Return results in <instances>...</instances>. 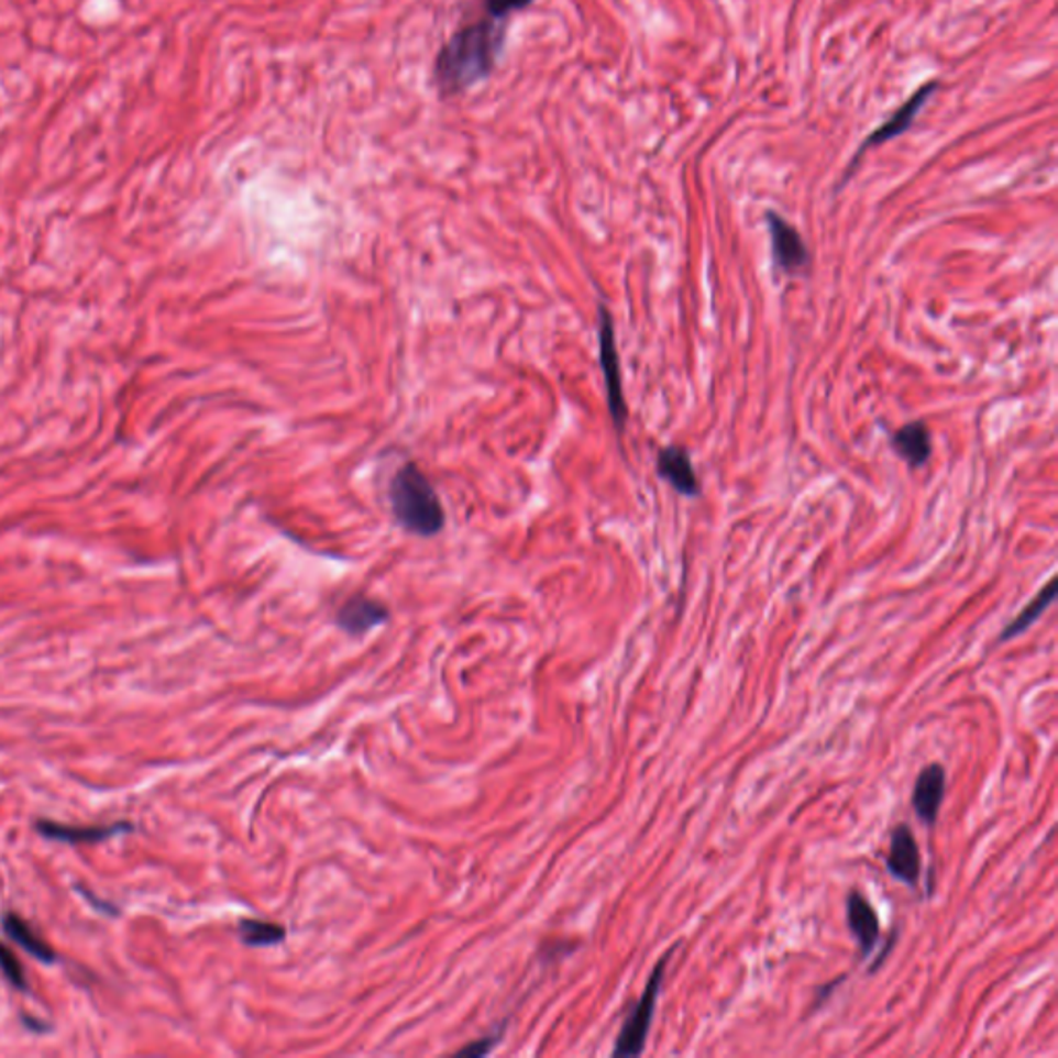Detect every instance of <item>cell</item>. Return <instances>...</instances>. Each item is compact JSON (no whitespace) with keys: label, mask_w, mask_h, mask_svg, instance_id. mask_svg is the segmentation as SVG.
<instances>
[{"label":"cell","mask_w":1058,"mask_h":1058,"mask_svg":"<svg viewBox=\"0 0 1058 1058\" xmlns=\"http://www.w3.org/2000/svg\"><path fill=\"white\" fill-rule=\"evenodd\" d=\"M496 1044H498V1036L482 1038V1040L472 1042L470 1046H465L463 1050H460V1055L461 1057H484L495 1048Z\"/></svg>","instance_id":"d6986e66"},{"label":"cell","mask_w":1058,"mask_h":1058,"mask_svg":"<svg viewBox=\"0 0 1058 1058\" xmlns=\"http://www.w3.org/2000/svg\"><path fill=\"white\" fill-rule=\"evenodd\" d=\"M239 935L249 947H274L286 939V930L279 924L263 921H240Z\"/></svg>","instance_id":"2e32d148"},{"label":"cell","mask_w":1058,"mask_h":1058,"mask_svg":"<svg viewBox=\"0 0 1058 1058\" xmlns=\"http://www.w3.org/2000/svg\"><path fill=\"white\" fill-rule=\"evenodd\" d=\"M888 871L895 881H902L910 888H916L918 881H921L922 864L918 841L905 823H900L891 834Z\"/></svg>","instance_id":"52a82bcc"},{"label":"cell","mask_w":1058,"mask_h":1058,"mask_svg":"<svg viewBox=\"0 0 1058 1058\" xmlns=\"http://www.w3.org/2000/svg\"><path fill=\"white\" fill-rule=\"evenodd\" d=\"M2 928H4L7 937L13 940V943H18L19 947H23L30 956L37 957V959L44 961V963L56 961V954L52 951L51 947H48L44 940L35 935L32 926L23 921L21 916H18V914L7 912V914L2 916Z\"/></svg>","instance_id":"5bb4252c"},{"label":"cell","mask_w":1058,"mask_h":1058,"mask_svg":"<svg viewBox=\"0 0 1058 1058\" xmlns=\"http://www.w3.org/2000/svg\"><path fill=\"white\" fill-rule=\"evenodd\" d=\"M891 447L910 470H921L933 455L930 428L924 420L907 422L891 437Z\"/></svg>","instance_id":"7c38bea8"},{"label":"cell","mask_w":1058,"mask_h":1058,"mask_svg":"<svg viewBox=\"0 0 1058 1058\" xmlns=\"http://www.w3.org/2000/svg\"><path fill=\"white\" fill-rule=\"evenodd\" d=\"M503 21L496 15L482 19L444 44L437 58V84L444 93H460L491 73L505 40Z\"/></svg>","instance_id":"6da1fadb"},{"label":"cell","mask_w":1058,"mask_h":1058,"mask_svg":"<svg viewBox=\"0 0 1058 1058\" xmlns=\"http://www.w3.org/2000/svg\"><path fill=\"white\" fill-rule=\"evenodd\" d=\"M935 91H939V84H937V81L924 84V86H922L921 89H916L881 126H877L871 135L860 143V147H858V152L853 155L852 162H850L848 170L844 174V178H841L837 190L848 183V178L856 172L860 159L864 157V154H867L869 150L879 147V145H883V143H888V141H893V139L902 137L904 133L910 131V126L916 122L922 108L928 103V100L933 98Z\"/></svg>","instance_id":"5b68a950"},{"label":"cell","mask_w":1058,"mask_h":1058,"mask_svg":"<svg viewBox=\"0 0 1058 1058\" xmlns=\"http://www.w3.org/2000/svg\"><path fill=\"white\" fill-rule=\"evenodd\" d=\"M531 0H486V11L496 18H509L513 11L528 7Z\"/></svg>","instance_id":"ac0fdd59"},{"label":"cell","mask_w":1058,"mask_h":1058,"mask_svg":"<svg viewBox=\"0 0 1058 1058\" xmlns=\"http://www.w3.org/2000/svg\"><path fill=\"white\" fill-rule=\"evenodd\" d=\"M1055 598H1057V583L1053 580L1048 581V585L1042 587L1040 592L1036 594V598L1032 599V602L1025 606L1024 610L1009 622L1007 627L1001 632L999 641L1015 639V637H1020L1022 632L1027 631V629L1048 610V606L1055 602Z\"/></svg>","instance_id":"9a60e30c"},{"label":"cell","mask_w":1058,"mask_h":1058,"mask_svg":"<svg viewBox=\"0 0 1058 1058\" xmlns=\"http://www.w3.org/2000/svg\"><path fill=\"white\" fill-rule=\"evenodd\" d=\"M389 618V610L373 598L354 596L338 610V625L350 635H364Z\"/></svg>","instance_id":"4fadbf2b"},{"label":"cell","mask_w":1058,"mask_h":1058,"mask_svg":"<svg viewBox=\"0 0 1058 1058\" xmlns=\"http://www.w3.org/2000/svg\"><path fill=\"white\" fill-rule=\"evenodd\" d=\"M35 831L46 839L54 841H67V844H98L108 837L119 836L124 831H131V823H114V825H91V827H77V825H63L54 820H35Z\"/></svg>","instance_id":"8fae6325"},{"label":"cell","mask_w":1058,"mask_h":1058,"mask_svg":"<svg viewBox=\"0 0 1058 1058\" xmlns=\"http://www.w3.org/2000/svg\"><path fill=\"white\" fill-rule=\"evenodd\" d=\"M945 787H947V773L940 763H930L922 769L914 784L912 792V806L916 817L926 825L933 827L939 819L940 804L945 798Z\"/></svg>","instance_id":"9c48e42d"},{"label":"cell","mask_w":1058,"mask_h":1058,"mask_svg":"<svg viewBox=\"0 0 1058 1058\" xmlns=\"http://www.w3.org/2000/svg\"><path fill=\"white\" fill-rule=\"evenodd\" d=\"M0 972L15 989L23 990V992L30 990L23 966L19 963L18 956L4 943H0Z\"/></svg>","instance_id":"e0dca14e"},{"label":"cell","mask_w":1058,"mask_h":1058,"mask_svg":"<svg viewBox=\"0 0 1058 1058\" xmlns=\"http://www.w3.org/2000/svg\"><path fill=\"white\" fill-rule=\"evenodd\" d=\"M773 265L782 275H804L811 267V253L803 234L778 211H765Z\"/></svg>","instance_id":"8992f818"},{"label":"cell","mask_w":1058,"mask_h":1058,"mask_svg":"<svg viewBox=\"0 0 1058 1058\" xmlns=\"http://www.w3.org/2000/svg\"><path fill=\"white\" fill-rule=\"evenodd\" d=\"M846 914H848V928L858 943L860 957L869 959L879 947V935H881L877 910L860 891H850L846 900Z\"/></svg>","instance_id":"30bf717a"},{"label":"cell","mask_w":1058,"mask_h":1058,"mask_svg":"<svg viewBox=\"0 0 1058 1058\" xmlns=\"http://www.w3.org/2000/svg\"><path fill=\"white\" fill-rule=\"evenodd\" d=\"M655 472H658L660 478L674 488V493L686 496V498H697L701 495L697 472H695L693 460H691V455L684 447H679V444L664 447L658 453Z\"/></svg>","instance_id":"ba28073f"},{"label":"cell","mask_w":1058,"mask_h":1058,"mask_svg":"<svg viewBox=\"0 0 1058 1058\" xmlns=\"http://www.w3.org/2000/svg\"><path fill=\"white\" fill-rule=\"evenodd\" d=\"M598 338H599V366L604 373L606 383V399H608V411L613 418L616 432L622 434L627 427V401L622 393V378H620V359L616 350L615 321L610 310L599 305L598 308Z\"/></svg>","instance_id":"277c9868"},{"label":"cell","mask_w":1058,"mask_h":1058,"mask_svg":"<svg viewBox=\"0 0 1058 1058\" xmlns=\"http://www.w3.org/2000/svg\"><path fill=\"white\" fill-rule=\"evenodd\" d=\"M392 511L414 536L432 538L444 528V509L434 486L416 463H404L389 484Z\"/></svg>","instance_id":"7a4b0ae2"},{"label":"cell","mask_w":1058,"mask_h":1058,"mask_svg":"<svg viewBox=\"0 0 1058 1058\" xmlns=\"http://www.w3.org/2000/svg\"><path fill=\"white\" fill-rule=\"evenodd\" d=\"M672 951H674V947L668 951L666 956L658 961V966L653 968V972L649 976L648 984H646V990H643L641 999L632 1005L631 1013L627 1015V1020H625V1024H622V1029H620V1034H618V1038H616L615 1050H613L615 1057H639V1055L646 1050L649 1027H651L653 1015H655L658 999H660V994H662L664 978H666L668 961H670Z\"/></svg>","instance_id":"3957f363"}]
</instances>
